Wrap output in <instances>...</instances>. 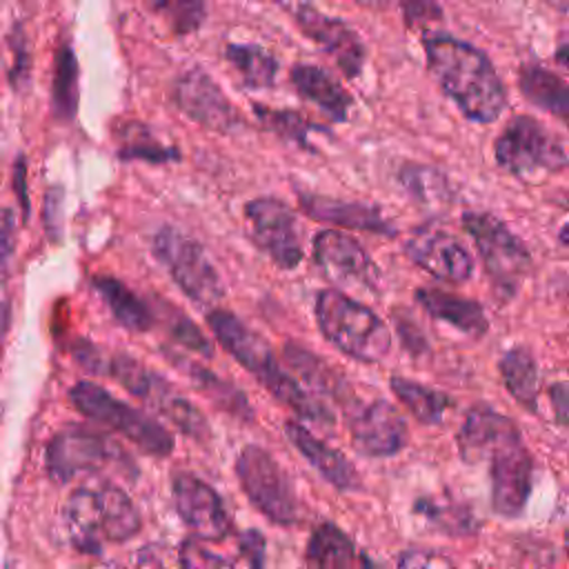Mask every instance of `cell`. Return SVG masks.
Here are the masks:
<instances>
[{
  "label": "cell",
  "mask_w": 569,
  "mask_h": 569,
  "mask_svg": "<svg viewBox=\"0 0 569 569\" xmlns=\"http://www.w3.org/2000/svg\"><path fill=\"white\" fill-rule=\"evenodd\" d=\"M427 67L445 96L471 122L489 124L507 107V89L491 60L453 36L425 38Z\"/></svg>",
  "instance_id": "1"
},
{
  "label": "cell",
  "mask_w": 569,
  "mask_h": 569,
  "mask_svg": "<svg viewBox=\"0 0 569 569\" xmlns=\"http://www.w3.org/2000/svg\"><path fill=\"white\" fill-rule=\"evenodd\" d=\"M207 325L222 349H227L233 360L240 362L280 405L318 427H331L336 422L331 407L302 387L300 380L289 376L278 362L269 342L247 327L236 313L213 307L207 311Z\"/></svg>",
  "instance_id": "2"
},
{
  "label": "cell",
  "mask_w": 569,
  "mask_h": 569,
  "mask_svg": "<svg viewBox=\"0 0 569 569\" xmlns=\"http://www.w3.org/2000/svg\"><path fill=\"white\" fill-rule=\"evenodd\" d=\"M313 313L325 340L358 362H380L391 349L385 320L340 289L318 291Z\"/></svg>",
  "instance_id": "3"
},
{
  "label": "cell",
  "mask_w": 569,
  "mask_h": 569,
  "mask_svg": "<svg viewBox=\"0 0 569 569\" xmlns=\"http://www.w3.org/2000/svg\"><path fill=\"white\" fill-rule=\"evenodd\" d=\"M69 400L82 416L118 431L149 456L167 458L173 451V436L153 416L113 398L91 380L76 382L69 389Z\"/></svg>",
  "instance_id": "4"
},
{
  "label": "cell",
  "mask_w": 569,
  "mask_h": 569,
  "mask_svg": "<svg viewBox=\"0 0 569 569\" xmlns=\"http://www.w3.org/2000/svg\"><path fill=\"white\" fill-rule=\"evenodd\" d=\"M460 222L480 253L493 291L502 300L513 298L533 264L527 244L491 211H467Z\"/></svg>",
  "instance_id": "5"
},
{
  "label": "cell",
  "mask_w": 569,
  "mask_h": 569,
  "mask_svg": "<svg viewBox=\"0 0 569 569\" xmlns=\"http://www.w3.org/2000/svg\"><path fill=\"white\" fill-rule=\"evenodd\" d=\"M498 167L507 173L529 180L542 173H558L569 164L560 140L536 118L513 116L493 142Z\"/></svg>",
  "instance_id": "6"
},
{
  "label": "cell",
  "mask_w": 569,
  "mask_h": 569,
  "mask_svg": "<svg viewBox=\"0 0 569 569\" xmlns=\"http://www.w3.org/2000/svg\"><path fill=\"white\" fill-rule=\"evenodd\" d=\"M151 251L191 302L216 307L222 300V280L200 242L176 227H162L151 240Z\"/></svg>",
  "instance_id": "7"
},
{
  "label": "cell",
  "mask_w": 569,
  "mask_h": 569,
  "mask_svg": "<svg viewBox=\"0 0 569 569\" xmlns=\"http://www.w3.org/2000/svg\"><path fill=\"white\" fill-rule=\"evenodd\" d=\"M489 462L491 507L502 518H518L533 489V456L529 453L518 425L505 431L485 453Z\"/></svg>",
  "instance_id": "8"
},
{
  "label": "cell",
  "mask_w": 569,
  "mask_h": 569,
  "mask_svg": "<svg viewBox=\"0 0 569 569\" xmlns=\"http://www.w3.org/2000/svg\"><path fill=\"white\" fill-rule=\"evenodd\" d=\"M236 476L251 505L276 525L298 520V498L278 460L258 445H247L236 458Z\"/></svg>",
  "instance_id": "9"
},
{
  "label": "cell",
  "mask_w": 569,
  "mask_h": 569,
  "mask_svg": "<svg viewBox=\"0 0 569 569\" xmlns=\"http://www.w3.org/2000/svg\"><path fill=\"white\" fill-rule=\"evenodd\" d=\"M47 473L56 482H69L78 473H93L107 465H124L131 469V460L118 442L104 431L87 425H67L47 445L44 453Z\"/></svg>",
  "instance_id": "10"
},
{
  "label": "cell",
  "mask_w": 569,
  "mask_h": 569,
  "mask_svg": "<svg viewBox=\"0 0 569 569\" xmlns=\"http://www.w3.org/2000/svg\"><path fill=\"white\" fill-rule=\"evenodd\" d=\"M244 216L256 244L280 267L296 269L305 253L300 227L293 209L278 198H253L244 204Z\"/></svg>",
  "instance_id": "11"
},
{
  "label": "cell",
  "mask_w": 569,
  "mask_h": 569,
  "mask_svg": "<svg viewBox=\"0 0 569 569\" xmlns=\"http://www.w3.org/2000/svg\"><path fill=\"white\" fill-rule=\"evenodd\" d=\"M347 425L351 445L367 458H389L407 447L409 431L398 409L378 398L371 402H353L347 407Z\"/></svg>",
  "instance_id": "12"
},
{
  "label": "cell",
  "mask_w": 569,
  "mask_h": 569,
  "mask_svg": "<svg viewBox=\"0 0 569 569\" xmlns=\"http://www.w3.org/2000/svg\"><path fill=\"white\" fill-rule=\"evenodd\" d=\"M173 104L196 124L229 133L242 124V118L218 82L202 69H189L178 76L171 91Z\"/></svg>",
  "instance_id": "13"
},
{
  "label": "cell",
  "mask_w": 569,
  "mask_h": 569,
  "mask_svg": "<svg viewBox=\"0 0 569 569\" xmlns=\"http://www.w3.org/2000/svg\"><path fill=\"white\" fill-rule=\"evenodd\" d=\"M173 509L200 540H222L231 533V516L222 496L202 478L180 471L171 480Z\"/></svg>",
  "instance_id": "14"
},
{
  "label": "cell",
  "mask_w": 569,
  "mask_h": 569,
  "mask_svg": "<svg viewBox=\"0 0 569 569\" xmlns=\"http://www.w3.org/2000/svg\"><path fill=\"white\" fill-rule=\"evenodd\" d=\"M407 258L442 282L462 284L473 276V256L465 242L440 227H420L405 242Z\"/></svg>",
  "instance_id": "15"
},
{
  "label": "cell",
  "mask_w": 569,
  "mask_h": 569,
  "mask_svg": "<svg viewBox=\"0 0 569 569\" xmlns=\"http://www.w3.org/2000/svg\"><path fill=\"white\" fill-rule=\"evenodd\" d=\"M313 260L322 273L338 284L378 289V267L367 249L347 231L322 229L313 236Z\"/></svg>",
  "instance_id": "16"
},
{
  "label": "cell",
  "mask_w": 569,
  "mask_h": 569,
  "mask_svg": "<svg viewBox=\"0 0 569 569\" xmlns=\"http://www.w3.org/2000/svg\"><path fill=\"white\" fill-rule=\"evenodd\" d=\"M293 18L300 31L311 38L322 51H327L347 78L360 76L367 51L360 36L347 22L325 16L309 2L298 4Z\"/></svg>",
  "instance_id": "17"
},
{
  "label": "cell",
  "mask_w": 569,
  "mask_h": 569,
  "mask_svg": "<svg viewBox=\"0 0 569 569\" xmlns=\"http://www.w3.org/2000/svg\"><path fill=\"white\" fill-rule=\"evenodd\" d=\"M284 433L289 442L298 449V453L336 489L340 491H356L362 487L358 469L349 462V458L329 447L325 440H320L316 433H311L302 422L287 420Z\"/></svg>",
  "instance_id": "18"
},
{
  "label": "cell",
  "mask_w": 569,
  "mask_h": 569,
  "mask_svg": "<svg viewBox=\"0 0 569 569\" xmlns=\"http://www.w3.org/2000/svg\"><path fill=\"white\" fill-rule=\"evenodd\" d=\"M298 202L309 218L320 220V222H329V224H336L342 229L380 233V236L396 233V227L391 224V220H387L378 207H371L365 202L336 200V198L318 196V193H300Z\"/></svg>",
  "instance_id": "19"
},
{
  "label": "cell",
  "mask_w": 569,
  "mask_h": 569,
  "mask_svg": "<svg viewBox=\"0 0 569 569\" xmlns=\"http://www.w3.org/2000/svg\"><path fill=\"white\" fill-rule=\"evenodd\" d=\"M64 527L69 533L71 545L80 553L98 556L102 553L104 538V522H102V502L98 489L80 487L76 489L62 507Z\"/></svg>",
  "instance_id": "20"
},
{
  "label": "cell",
  "mask_w": 569,
  "mask_h": 569,
  "mask_svg": "<svg viewBox=\"0 0 569 569\" xmlns=\"http://www.w3.org/2000/svg\"><path fill=\"white\" fill-rule=\"evenodd\" d=\"M416 302L436 320L447 322L456 331L471 336V338H482L489 331V320L485 313V307L471 298L442 291V289H431L422 287L416 289Z\"/></svg>",
  "instance_id": "21"
},
{
  "label": "cell",
  "mask_w": 569,
  "mask_h": 569,
  "mask_svg": "<svg viewBox=\"0 0 569 569\" xmlns=\"http://www.w3.org/2000/svg\"><path fill=\"white\" fill-rule=\"evenodd\" d=\"M164 356H167V360H171L178 369H182L189 376V380L196 385V389L213 407H218L220 411H227L229 416H233V418H238L242 422H253L256 420L253 409H251L247 396L240 389H236L229 380L216 376L211 369L202 367L200 362H196L189 356L178 353L173 349H164Z\"/></svg>",
  "instance_id": "22"
},
{
  "label": "cell",
  "mask_w": 569,
  "mask_h": 569,
  "mask_svg": "<svg viewBox=\"0 0 569 569\" xmlns=\"http://www.w3.org/2000/svg\"><path fill=\"white\" fill-rule=\"evenodd\" d=\"M296 91L325 111L331 120L345 122L353 104L349 91L325 69L316 64H296L289 73Z\"/></svg>",
  "instance_id": "23"
},
{
  "label": "cell",
  "mask_w": 569,
  "mask_h": 569,
  "mask_svg": "<svg viewBox=\"0 0 569 569\" xmlns=\"http://www.w3.org/2000/svg\"><path fill=\"white\" fill-rule=\"evenodd\" d=\"M284 362L291 371H296L298 380L318 398H329L333 402H340L345 407H351L356 400L349 393V387L345 385V380L316 353H311L309 349L296 345V342H287L284 345Z\"/></svg>",
  "instance_id": "24"
},
{
  "label": "cell",
  "mask_w": 569,
  "mask_h": 569,
  "mask_svg": "<svg viewBox=\"0 0 569 569\" xmlns=\"http://www.w3.org/2000/svg\"><path fill=\"white\" fill-rule=\"evenodd\" d=\"M516 422L505 416L498 413L493 407L489 405H473L465 418L462 425L456 433V442H458V453L467 465H476L485 458L487 449L505 433L513 427Z\"/></svg>",
  "instance_id": "25"
},
{
  "label": "cell",
  "mask_w": 569,
  "mask_h": 569,
  "mask_svg": "<svg viewBox=\"0 0 569 569\" xmlns=\"http://www.w3.org/2000/svg\"><path fill=\"white\" fill-rule=\"evenodd\" d=\"M520 93L538 109L569 127V84L540 64H525L518 73Z\"/></svg>",
  "instance_id": "26"
},
{
  "label": "cell",
  "mask_w": 569,
  "mask_h": 569,
  "mask_svg": "<svg viewBox=\"0 0 569 569\" xmlns=\"http://www.w3.org/2000/svg\"><path fill=\"white\" fill-rule=\"evenodd\" d=\"M305 560L307 565L322 569L369 565V560L358 553L353 540L333 522H322L311 531L305 549Z\"/></svg>",
  "instance_id": "27"
},
{
  "label": "cell",
  "mask_w": 569,
  "mask_h": 569,
  "mask_svg": "<svg viewBox=\"0 0 569 569\" xmlns=\"http://www.w3.org/2000/svg\"><path fill=\"white\" fill-rule=\"evenodd\" d=\"M498 373L502 385L527 411L538 407V362L529 347L513 345L498 360Z\"/></svg>",
  "instance_id": "28"
},
{
  "label": "cell",
  "mask_w": 569,
  "mask_h": 569,
  "mask_svg": "<svg viewBox=\"0 0 569 569\" xmlns=\"http://www.w3.org/2000/svg\"><path fill=\"white\" fill-rule=\"evenodd\" d=\"M93 289L102 296L113 318L129 331H147L153 325V309L138 298L122 280L111 276L93 278Z\"/></svg>",
  "instance_id": "29"
},
{
  "label": "cell",
  "mask_w": 569,
  "mask_h": 569,
  "mask_svg": "<svg viewBox=\"0 0 569 569\" xmlns=\"http://www.w3.org/2000/svg\"><path fill=\"white\" fill-rule=\"evenodd\" d=\"M389 387L400 405L422 425H440L445 418V411L451 407V398L429 385H422L411 378L393 376L389 380Z\"/></svg>",
  "instance_id": "30"
},
{
  "label": "cell",
  "mask_w": 569,
  "mask_h": 569,
  "mask_svg": "<svg viewBox=\"0 0 569 569\" xmlns=\"http://www.w3.org/2000/svg\"><path fill=\"white\" fill-rule=\"evenodd\" d=\"M147 402H151L164 418H169L189 438H193L198 442L209 440L211 429H209L207 418L200 413V409L191 400L171 391V387L162 378H158Z\"/></svg>",
  "instance_id": "31"
},
{
  "label": "cell",
  "mask_w": 569,
  "mask_h": 569,
  "mask_svg": "<svg viewBox=\"0 0 569 569\" xmlns=\"http://www.w3.org/2000/svg\"><path fill=\"white\" fill-rule=\"evenodd\" d=\"M102 502V522H104V538L107 542H127L133 538L140 527V513L124 489L118 485H102L100 489Z\"/></svg>",
  "instance_id": "32"
},
{
  "label": "cell",
  "mask_w": 569,
  "mask_h": 569,
  "mask_svg": "<svg viewBox=\"0 0 569 569\" xmlns=\"http://www.w3.org/2000/svg\"><path fill=\"white\" fill-rule=\"evenodd\" d=\"M224 58L249 89H267L276 82L278 60L260 44L231 42L224 49Z\"/></svg>",
  "instance_id": "33"
},
{
  "label": "cell",
  "mask_w": 569,
  "mask_h": 569,
  "mask_svg": "<svg viewBox=\"0 0 569 569\" xmlns=\"http://www.w3.org/2000/svg\"><path fill=\"white\" fill-rule=\"evenodd\" d=\"M51 98L56 116L62 120H73L80 102V67L73 49L67 42L56 49Z\"/></svg>",
  "instance_id": "34"
},
{
  "label": "cell",
  "mask_w": 569,
  "mask_h": 569,
  "mask_svg": "<svg viewBox=\"0 0 569 569\" xmlns=\"http://www.w3.org/2000/svg\"><path fill=\"white\" fill-rule=\"evenodd\" d=\"M413 509L418 516L427 518L429 522H433L442 531H449L451 536H462L476 529L471 511L447 496H425L413 505Z\"/></svg>",
  "instance_id": "35"
},
{
  "label": "cell",
  "mask_w": 569,
  "mask_h": 569,
  "mask_svg": "<svg viewBox=\"0 0 569 569\" xmlns=\"http://www.w3.org/2000/svg\"><path fill=\"white\" fill-rule=\"evenodd\" d=\"M153 318H158L160 325L164 327V331L169 333V338L176 340L178 345H182L184 349H189L198 356H204V358L213 356L211 340L202 333V329L189 316H184L176 307L160 300L158 302V316L153 313Z\"/></svg>",
  "instance_id": "36"
},
{
  "label": "cell",
  "mask_w": 569,
  "mask_h": 569,
  "mask_svg": "<svg viewBox=\"0 0 569 569\" xmlns=\"http://www.w3.org/2000/svg\"><path fill=\"white\" fill-rule=\"evenodd\" d=\"M151 11L158 13L176 36L198 31L207 18L204 0H151Z\"/></svg>",
  "instance_id": "37"
},
{
  "label": "cell",
  "mask_w": 569,
  "mask_h": 569,
  "mask_svg": "<svg viewBox=\"0 0 569 569\" xmlns=\"http://www.w3.org/2000/svg\"><path fill=\"white\" fill-rule=\"evenodd\" d=\"M107 376L118 380L129 393L147 400L160 376L149 371L140 360L129 353H111Z\"/></svg>",
  "instance_id": "38"
},
{
  "label": "cell",
  "mask_w": 569,
  "mask_h": 569,
  "mask_svg": "<svg viewBox=\"0 0 569 569\" xmlns=\"http://www.w3.org/2000/svg\"><path fill=\"white\" fill-rule=\"evenodd\" d=\"M400 182L416 200H422L425 204L445 202L447 193V180L438 171L425 164H405L400 169Z\"/></svg>",
  "instance_id": "39"
},
{
  "label": "cell",
  "mask_w": 569,
  "mask_h": 569,
  "mask_svg": "<svg viewBox=\"0 0 569 569\" xmlns=\"http://www.w3.org/2000/svg\"><path fill=\"white\" fill-rule=\"evenodd\" d=\"M122 160H144V162H167L178 158V151L153 140L142 127L131 124L118 151Z\"/></svg>",
  "instance_id": "40"
},
{
  "label": "cell",
  "mask_w": 569,
  "mask_h": 569,
  "mask_svg": "<svg viewBox=\"0 0 569 569\" xmlns=\"http://www.w3.org/2000/svg\"><path fill=\"white\" fill-rule=\"evenodd\" d=\"M256 116L262 120V124L271 131H276L280 138H287L300 147H307V136L311 124L296 111H278V109H267L264 104H253Z\"/></svg>",
  "instance_id": "41"
},
{
  "label": "cell",
  "mask_w": 569,
  "mask_h": 569,
  "mask_svg": "<svg viewBox=\"0 0 569 569\" xmlns=\"http://www.w3.org/2000/svg\"><path fill=\"white\" fill-rule=\"evenodd\" d=\"M7 44L11 51V67L7 78L16 91H22L31 78V53H29V40L22 24H13V29L7 36Z\"/></svg>",
  "instance_id": "42"
},
{
  "label": "cell",
  "mask_w": 569,
  "mask_h": 569,
  "mask_svg": "<svg viewBox=\"0 0 569 569\" xmlns=\"http://www.w3.org/2000/svg\"><path fill=\"white\" fill-rule=\"evenodd\" d=\"M400 9L409 29H422L442 20V9L436 0H400Z\"/></svg>",
  "instance_id": "43"
},
{
  "label": "cell",
  "mask_w": 569,
  "mask_h": 569,
  "mask_svg": "<svg viewBox=\"0 0 569 569\" xmlns=\"http://www.w3.org/2000/svg\"><path fill=\"white\" fill-rule=\"evenodd\" d=\"M178 562L182 567H231L236 565V560H229V558H222L213 551H207L198 540H184L180 551H178Z\"/></svg>",
  "instance_id": "44"
},
{
  "label": "cell",
  "mask_w": 569,
  "mask_h": 569,
  "mask_svg": "<svg viewBox=\"0 0 569 569\" xmlns=\"http://www.w3.org/2000/svg\"><path fill=\"white\" fill-rule=\"evenodd\" d=\"M16 216L13 209H0V278L4 280L11 271L13 253H16Z\"/></svg>",
  "instance_id": "45"
},
{
  "label": "cell",
  "mask_w": 569,
  "mask_h": 569,
  "mask_svg": "<svg viewBox=\"0 0 569 569\" xmlns=\"http://www.w3.org/2000/svg\"><path fill=\"white\" fill-rule=\"evenodd\" d=\"M71 353L76 358V362L89 371V373H102L107 376V367H109V356L102 347H96L93 342H89L87 338H78L76 345L71 347Z\"/></svg>",
  "instance_id": "46"
},
{
  "label": "cell",
  "mask_w": 569,
  "mask_h": 569,
  "mask_svg": "<svg viewBox=\"0 0 569 569\" xmlns=\"http://www.w3.org/2000/svg\"><path fill=\"white\" fill-rule=\"evenodd\" d=\"M553 420L569 431V380H556L547 389Z\"/></svg>",
  "instance_id": "47"
},
{
  "label": "cell",
  "mask_w": 569,
  "mask_h": 569,
  "mask_svg": "<svg viewBox=\"0 0 569 569\" xmlns=\"http://www.w3.org/2000/svg\"><path fill=\"white\" fill-rule=\"evenodd\" d=\"M238 547L240 553L244 556V562L251 567H262L264 562V538L260 536V531L249 529L238 538Z\"/></svg>",
  "instance_id": "48"
},
{
  "label": "cell",
  "mask_w": 569,
  "mask_h": 569,
  "mask_svg": "<svg viewBox=\"0 0 569 569\" xmlns=\"http://www.w3.org/2000/svg\"><path fill=\"white\" fill-rule=\"evenodd\" d=\"M11 187L16 191V198H18V204L22 209V220L27 222L29 220V211H31V204H29V187H27V162L22 156L16 158L13 167H11Z\"/></svg>",
  "instance_id": "49"
},
{
  "label": "cell",
  "mask_w": 569,
  "mask_h": 569,
  "mask_svg": "<svg viewBox=\"0 0 569 569\" xmlns=\"http://www.w3.org/2000/svg\"><path fill=\"white\" fill-rule=\"evenodd\" d=\"M398 565L400 567H449L451 560L445 556H438L436 551H425V549H407L398 556Z\"/></svg>",
  "instance_id": "50"
},
{
  "label": "cell",
  "mask_w": 569,
  "mask_h": 569,
  "mask_svg": "<svg viewBox=\"0 0 569 569\" xmlns=\"http://www.w3.org/2000/svg\"><path fill=\"white\" fill-rule=\"evenodd\" d=\"M60 209H62L60 189H51L44 198V227L53 240L58 238V231H60V220H58Z\"/></svg>",
  "instance_id": "51"
},
{
  "label": "cell",
  "mask_w": 569,
  "mask_h": 569,
  "mask_svg": "<svg viewBox=\"0 0 569 569\" xmlns=\"http://www.w3.org/2000/svg\"><path fill=\"white\" fill-rule=\"evenodd\" d=\"M396 327H398V333H400L405 347H407L411 353H418V351L425 349V338H422V333L418 331V327H416L409 318H398Z\"/></svg>",
  "instance_id": "52"
},
{
  "label": "cell",
  "mask_w": 569,
  "mask_h": 569,
  "mask_svg": "<svg viewBox=\"0 0 569 569\" xmlns=\"http://www.w3.org/2000/svg\"><path fill=\"white\" fill-rule=\"evenodd\" d=\"M556 60L560 67H565L569 71V42H562L558 49H556Z\"/></svg>",
  "instance_id": "53"
},
{
  "label": "cell",
  "mask_w": 569,
  "mask_h": 569,
  "mask_svg": "<svg viewBox=\"0 0 569 569\" xmlns=\"http://www.w3.org/2000/svg\"><path fill=\"white\" fill-rule=\"evenodd\" d=\"M356 2L362 7H369V9H385L389 4V0H356Z\"/></svg>",
  "instance_id": "54"
},
{
  "label": "cell",
  "mask_w": 569,
  "mask_h": 569,
  "mask_svg": "<svg viewBox=\"0 0 569 569\" xmlns=\"http://www.w3.org/2000/svg\"><path fill=\"white\" fill-rule=\"evenodd\" d=\"M558 240H560L565 247H569V222H565V224L558 229Z\"/></svg>",
  "instance_id": "55"
},
{
  "label": "cell",
  "mask_w": 569,
  "mask_h": 569,
  "mask_svg": "<svg viewBox=\"0 0 569 569\" xmlns=\"http://www.w3.org/2000/svg\"><path fill=\"white\" fill-rule=\"evenodd\" d=\"M551 7H556L558 11H569V0H547Z\"/></svg>",
  "instance_id": "56"
},
{
  "label": "cell",
  "mask_w": 569,
  "mask_h": 569,
  "mask_svg": "<svg viewBox=\"0 0 569 569\" xmlns=\"http://www.w3.org/2000/svg\"><path fill=\"white\" fill-rule=\"evenodd\" d=\"M565 553H567V560H569V529L565 531Z\"/></svg>",
  "instance_id": "57"
}]
</instances>
